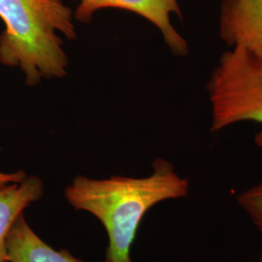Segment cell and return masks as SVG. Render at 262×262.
Listing matches in <instances>:
<instances>
[{
    "label": "cell",
    "instance_id": "3",
    "mask_svg": "<svg viewBox=\"0 0 262 262\" xmlns=\"http://www.w3.org/2000/svg\"><path fill=\"white\" fill-rule=\"evenodd\" d=\"M212 108V131L236 122L262 124V58L242 47L221 56L208 83ZM262 148V130L254 137Z\"/></svg>",
    "mask_w": 262,
    "mask_h": 262
},
{
    "label": "cell",
    "instance_id": "10",
    "mask_svg": "<svg viewBox=\"0 0 262 262\" xmlns=\"http://www.w3.org/2000/svg\"><path fill=\"white\" fill-rule=\"evenodd\" d=\"M258 262H262V252L261 253H260V258H259V261Z\"/></svg>",
    "mask_w": 262,
    "mask_h": 262
},
{
    "label": "cell",
    "instance_id": "4",
    "mask_svg": "<svg viewBox=\"0 0 262 262\" xmlns=\"http://www.w3.org/2000/svg\"><path fill=\"white\" fill-rule=\"evenodd\" d=\"M104 8L127 10L140 15L159 28L166 45L175 56L187 55V41L170 21L171 14L181 17L177 0H81L74 13V19L81 23H90L94 13Z\"/></svg>",
    "mask_w": 262,
    "mask_h": 262
},
{
    "label": "cell",
    "instance_id": "6",
    "mask_svg": "<svg viewBox=\"0 0 262 262\" xmlns=\"http://www.w3.org/2000/svg\"><path fill=\"white\" fill-rule=\"evenodd\" d=\"M9 262H84L66 249L56 251L29 226L24 214L15 221L6 241Z\"/></svg>",
    "mask_w": 262,
    "mask_h": 262
},
{
    "label": "cell",
    "instance_id": "2",
    "mask_svg": "<svg viewBox=\"0 0 262 262\" xmlns=\"http://www.w3.org/2000/svg\"><path fill=\"white\" fill-rule=\"evenodd\" d=\"M0 62L24 73L28 85L67 74L63 40L77 36L74 14L62 0H0Z\"/></svg>",
    "mask_w": 262,
    "mask_h": 262
},
{
    "label": "cell",
    "instance_id": "7",
    "mask_svg": "<svg viewBox=\"0 0 262 262\" xmlns=\"http://www.w3.org/2000/svg\"><path fill=\"white\" fill-rule=\"evenodd\" d=\"M44 192V183L37 176H27L20 183L0 187V262H9L6 241L12 225Z\"/></svg>",
    "mask_w": 262,
    "mask_h": 262
},
{
    "label": "cell",
    "instance_id": "1",
    "mask_svg": "<svg viewBox=\"0 0 262 262\" xmlns=\"http://www.w3.org/2000/svg\"><path fill=\"white\" fill-rule=\"evenodd\" d=\"M152 168L151 174L142 178L99 180L80 175L66 187L67 202L94 215L105 227L109 245L103 262H132L131 247L147 212L163 201L188 194L187 179L181 177L172 163L156 159Z\"/></svg>",
    "mask_w": 262,
    "mask_h": 262
},
{
    "label": "cell",
    "instance_id": "5",
    "mask_svg": "<svg viewBox=\"0 0 262 262\" xmlns=\"http://www.w3.org/2000/svg\"><path fill=\"white\" fill-rule=\"evenodd\" d=\"M220 34L229 46L262 58V0H224Z\"/></svg>",
    "mask_w": 262,
    "mask_h": 262
},
{
    "label": "cell",
    "instance_id": "9",
    "mask_svg": "<svg viewBox=\"0 0 262 262\" xmlns=\"http://www.w3.org/2000/svg\"><path fill=\"white\" fill-rule=\"evenodd\" d=\"M27 173L24 170H19L14 173H3L0 171V187L14 184V183H20L27 178Z\"/></svg>",
    "mask_w": 262,
    "mask_h": 262
},
{
    "label": "cell",
    "instance_id": "8",
    "mask_svg": "<svg viewBox=\"0 0 262 262\" xmlns=\"http://www.w3.org/2000/svg\"><path fill=\"white\" fill-rule=\"evenodd\" d=\"M237 202L262 235V181L241 192Z\"/></svg>",
    "mask_w": 262,
    "mask_h": 262
}]
</instances>
